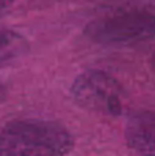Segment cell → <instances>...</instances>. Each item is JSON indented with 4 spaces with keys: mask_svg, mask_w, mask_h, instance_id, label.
Listing matches in <instances>:
<instances>
[{
    "mask_svg": "<svg viewBox=\"0 0 155 156\" xmlns=\"http://www.w3.org/2000/svg\"><path fill=\"white\" fill-rule=\"evenodd\" d=\"M7 99V88L3 82H0V104Z\"/></svg>",
    "mask_w": 155,
    "mask_h": 156,
    "instance_id": "5",
    "label": "cell"
},
{
    "mask_svg": "<svg viewBox=\"0 0 155 156\" xmlns=\"http://www.w3.org/2000/svg\"><path fill=\"white\" fill-rule=\"evenodd\" d=\"M73 147L71 133L56 122L18 119L0 130V156H66Z\"/></svg>",
    "mask_w": 155,
    "mask_h": 156,
    "instance_id": "1",
    "label": "cell"
},
{
    "mask_svg": "<svg viewBox=\"0 0 155 156\" xmlns=\"http://www.w3.org/2000/svg\"><path fill=\"white\" fill-rule=\"evenodd\" d=\"M14 2H15V0H0V11L7 8V7H10Z\"/></svg>",
    "mask_w": 155,
    "mask_h": 156,
    "instance_id": "6",
    "label": "cell"
},
{
    "mask_svg": "<svg viewBox=\"0 0 155 156\" xmlns=\"http://www.w3.org/2000/svg\"><path fill=\"white\" fill-rule=\"evenodd\" d=\"M150 65H151V69H153V71H154V74H155V52L153 54V56H151V62H150Z\"/></svg>",
    "mask_w": 155,
    "mask_h": 156,
    "instance_id": "7",
    "label": "cell"
},
{
    "mask_svg": "<svg viewBox=\"0 0 155 156\" xmlns=\"http://www.w3.org/2000/svg\"><path fill=\"white\" fill-rule=\"evenodd\" d=\"M71 96L81 108L103 116L122 112V89L117 80L99 70H88L76 77Z\"/></svg>",
    "mask_w": 155,
    "mask_h": 156,
    "instance_id": "3",
    "label": "cell"
},
{
    "mask_svg": "<svg viewBox=\"0 0 155 156\" xmlns=\"http://www.w3.org/2000/svg\"><path fill=\"white\" fill-rule=\"evenodd\" d=\"M125 140L129 148L142 156H155V114L140 111L128 119Z\"/></svg>",
    "mask_w": 155,
    "mask_h": 156,
    "instance_id": "4",
    "label": "cell"
},
{
    "mask_svg": "<svg viewBox=\"0 0 155 156\" xmlns=\"http://www.w3.org/2000/svg\"><path fill=\"white\" fill-rule=\"evenodd\" d=\"M85 36L102 45H132L155 36V15L148 11L131 10L98 18L87 25Z\"/></svg>",
    "mask_w": 155,
    "mask_h": 156,
    "instance_id": "2",
    "label": "cell"
}]
</instances>
